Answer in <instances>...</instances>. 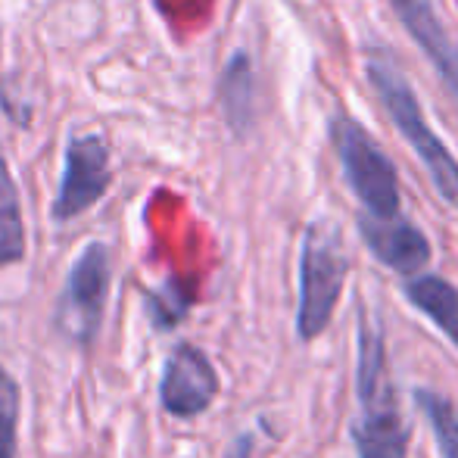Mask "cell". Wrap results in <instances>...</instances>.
Listing matches in <instances>:
<instances>
[{
  "label": "cell",
  "instance_id": "1",
  "mask_svg": "<svg viewBox=\"0 0 458 458\" xmlns=\"http://www.w3.org/2000/svg\"><path fill=\"white\" fill-rule=\"evenodd\" d=\"M359 405L362 415L356 421L359 458H405L409 453V424L396 403V390L386 365V346L380 327L359 318Z\"/></svg>",
  "mask_w": 458,
  "mask_h": 458
},
{
  "label": "cell",
  "instance_id": "2",
  "mask_svg": "<svg viewBox=\"0 0 458 458\" xmlns=\"http://www.w3.org/2000/svg\"><path fill=\"white\" fill-rule=\"evenodd\" d=\"M365 72H368V79H371L380 103H384L386 115L393 119V125L399 128L405 144L415 150V157L421 159V165L428 169L430 182H434V191L443 197V203L458 209V159L453 157V150L430 131L428 115H424L421 103H418L411 85L405 81V75L399 72L390 60H384V56H371V60L365 63Z\"/></svg>",
  "mask_w": 458,
  "mask_h": 458
},
{
  "label": "cell",
  "instance_id": "3",
  "mask_svg": "<svg viewBox=\"0 0 458 458\" xmlns=\"http://www.w3.org/2000/svg\"><path fill=\"white\" fill-rule=\"evenodd\" d=\"M350 259L344 253V241L327 222H312L302 237L300 256V312L296 331L302 340H315L331 325L334 309L344 293Z\"/></svg>",
  "mask_w": 458,
  "mask_h": 458
},
{
  "label": "cell",
  "instance_id": "4",
  "mask_svg": "<svg viewBox=\"0 0 458 458\" xmlns=\"http://www.w3.org/2000/svg\"><path fill=\"white\" fill-rule=\"evenodd\" d=\"M109 284H113V250L103 241L85 243L75 256L72 268L66 275V287L60 293V302L54 309V325L69 344L94 346L100 337L103 318H106Z\"/></svg>",
  "mask_w": 458,
  "mask_h": 458
},
{
  "label": "cell",
  "instance_id": "5",
  "mask_svg": "<svg viewBox=\"0 0 458 458\" xmlns=\"http://www.w3.org/2000/svg\"><path fill=\"white\" fill-rule=\"evenodd\" d=\"M331 140L337 159L344 165L346 184L365 206L371 218L399 216V178L396 165L386 159V153L374 144V138L350 115L331 119Z\"/></svg>",
  "mask_w": 458,
  "mask_h": 458
},
{
  "label": "cell",
  "instance_id": "6",
  "mask_svg": "<svg viewBox=\"0 0 458 458\" xmlns=\"http://www.w3.org/2000/svg\"><path fill=\"white\" fill-rule=\"evenodd\" d=\"M109 184H113V169L103 134H72L63 157L60 187L50 203V218L56 225L75 222L106 197Z\"/></svg>",
  "mask_w": 458,
  "mask_h": 458
},
{
  "label": "cell",
  "instance_id": "7",
  "mask_svg": "<svg viewBox=\"0 0 458 458\" xmlns=\"http://www.w3.org/2000/svg\"><path fill=\"white\" fill-rule=\"evenodd\" d=\"M222 380L199 346L175 344L159 377V403L172 418H197L218 399Z\"/></svg>",
  "mask_w": 458,
  "mask_h": 458
},
{
  "label": "cell",
  "instance_id": "8",
  "mask_svg": "<svg viewBox=\"0 0 458 458\" xmlns=\"http://www.w3.org/2000/svg\"><path fill=\"white\" fill-rule=\"evenodd\" d=\"M390 4H393V13L399 16V22H403L405 31L411 35V41L424 50V56H428L430 66L437 69L443 85H446L458 100V41L449 35L446 22L437 16L434 0H390Z\"/></svg>",
  "mask_w": 458,
  "mask_h": 458
},
{
  "label": "cell",
  "instance_id": "9",
  "mask_svg": "<svg viewBox=\"0 0 458 458\" xmlns=\"http://www.w3.org/2000/svg\"><path fill=\"white\" fill-rule=\"evenodd\" d=\"M359 234L374 256L386 268L399 275H418L430 262V241L418 225L405 222L403 216L393 218H359Z\"/></svg>",
  "mask_w": 458,
  "mask_h": 458
},
{
  "label": "cell",
  "instance_id": "10",
  "mask_svg": "<svg viewBox=\"0 0 458 458\" xmlns=\"http://www.w3.org/2000/svg\"><path fill=\"white\" fill-rule=\"evenodd\" d=\"M218 100H222V113L228 119L231 131L243 138L256 122V72L243 50H237L228 60V66L222 69Z\"/></svg>",
  "mask_w": 458,
  "mask_h": 458
},
{
  "label": "cell",
  "instance_id": "11",
  "mask_svg": "<svg viewBox=\"0 0 458 458\" xmlns=\"http://www.w3.org/2000/svg\"><path fill=\"white\" fill-rule=\"evenodd\" d=\"M405 300L418 306L458 346V287L440 275H421L405 284Z\"/></svg>",
  "mask_w": 458,
  "mask_h": 458
},
{
  "label": "cell",
  "instance_id": "12",
  "mask_svg": "<svg viewBox=\"0 0 458 458\" xmlns=\"http://www.w3.org/2000/svg\"><path fill=\"white\" fill-rule=\"evenodd\" d=\"M29 253L25 243V218H22V197L13 178L6 157L0 153V272L19 266Z\"/></svg>",
  "mask_w": 458,
  "mask_h": 458
},
{
  "label": "cell",
  "instance_id": "13",
  "mask_svg": "<svg viewBox=\"0 0 458 458\" xmlns=\"http://www.w3.org/2000/svg\"><path fill=\"white\" fill-rule=\"evenodd\" d=\"M415 403L428 415L430 428H434L437 446H440L443 458H458V411L446 396L437 390H418Z\"/></svg>",
  "mask_w": 458,
  "mask_h": 458
},
{
  "label": "cell",
  "instance_id": "14",
  "mask_svg": "<svg viewBox=\"0 0 458 458\" xmlns=\"http://www.w3.org/2000/svg\"><path fill=\"white\" fill-rule=\"evenodd\" d=\"M19 415H22V386L0 365V458L19 455Z\"/></svg>",
  "mask_w": 458,
  "mask_h": 458
},
{
  "label": "cell",
  "instance_id": "15",
  "mask_svg": "<svg viewBox=\"0 0 458 458\" xmlns=\"http://www.w3.org/2000/svg\"><path fill=\"white\" fill-rule=\"evenodd\" d=\"M147 309H150V321L165 331V327H175L187 312V296L178 287H159L147 290Z\"/></svg>",
  "mask_w": 458,
  "mask_h": 458
}]
</instances>
